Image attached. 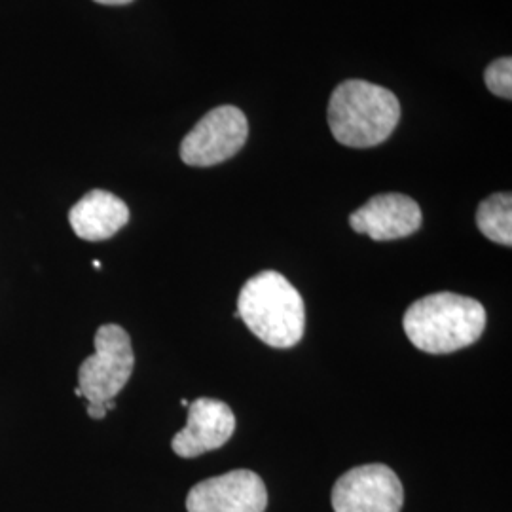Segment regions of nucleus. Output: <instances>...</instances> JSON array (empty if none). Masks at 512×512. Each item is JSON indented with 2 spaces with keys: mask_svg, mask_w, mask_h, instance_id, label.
Masks as SVG:
<instances>
[{
  "mask_svg": "<svg viewBox=\"0 0 512 512\" xmlns=\"http://www.w3.org/2000/svg\"><path fill=\"white\" fill-rule=\"evenodd\" d=\"M88 416L92 420H103L107 416L105 404H88Z\"/></svg>",
  "mask_w": 512,
  "mask_h": 512,
  "instance_id": "nucleus-13",
  "label": "nucleus"
},
{
  "mask_svg": "<svg viewBox=\"0 0 512 512\" xmlns=\"http://www.w3.org/2000/svg\"><path fill=\"white\" fill-rule=\"evenodd\" d=\"M266 507L268 492L264 482L247 469L207 478L186 497L188 512H264Z\"/></svg>",
  "mask_w": 512,
  "mask_h": 512,
  "instance_id": "nucleus-7",
  "label": "nucleus"
},
{
  "mask_svg": "<svg viewBox=\"0 0 512 512\" xmlns=\"http://www.w3.org/2000/svg\"><path fill=\"white\" fill-rule=\"evenodd\" d=\"M418 203L404 194H380L351 213L349 224L357 234L374 241L408 238L421 226Z\"/></svg>",
  "mask_w": 512,
  "mask_h": 512,
  "instance_id": "nucleus-9",
  "label": "nucleus"
},
{
  "mask_svg": "<svg viewBox=\"0 0 512 512\" xmlns=\"http://www.w3.org/2000/svg\"><path fill=\"white\" fill-rule=\"evenodd\" d=\"M403 327L420 351L446 355L475 344L486 329V310L469 296L429 294L406 310Z\"/></svg>",
  "mask_w": 512,
  "mask_h": 512,
  "instance_id": "nucleus-1",
  "label": "nucleus"
},
{
  "mask_svg": "<svg viewBox=\"0 0 512 512\" xmlns=\"http://www.w3.org/2000/svg\"><path fill=\"white\" fill-rule=\"evenodd\" d=\"M95 353L78 368V389L90 404H105L126 387L135 355L131 338L120 325H103L95 332Z\"/></svg>",
  "mask_w": 512,
  "mask_h": 512,
  "instance_id": "nucleus-4",
  "label": "nucleus"
},
{
  "mask_svg": "<svg viewBox=\"0 0 512 512\" xmlns=\"http://www.w3.org/2000/svg\"><path fill=\"white\" fill-rule=\"evenodd\" d=\"M95 2H99V4H107V6H124V4L133 2V0H95Z\"/></svg>",
  "mask_w": 512,
  "mask_h": 512,
  "instance_id": "nucleus-14",
  "label": "nucleus"
},
{
  "mask_svg": "<svg viewBox=\"0 0 512 512\" xmlns=\"http://www.w3.org/2000/svg\"><path fill=\"white\" fill-rule=\"evenodd\" d=\"M93 268H101V262H99V260H93Z\"/></svg>",
  "mask_w": 512,
  "mask_h": 512,
  "instance_id": "nucleus-15",
  "label": "nucleus"
},
{
  "mask_svg": "<svg viewBox=\"0 0 512 512\" xmlns=\"http://www.w3.org/2000/svg\"><path fill=\"white\" fill-rule=\"evenodd\" d=\"M478 230L499 245L511 247L512 243V196L509 192L494 194L478 205L476 211Z\"/></svg>",
  "mask_w": 512,
  "mask_h": 512,
  "instance_id": "nucleus-11",
  "label": "nucleus"
},
{
  "mask_svg": "<svg viewBox=\"0 0 512 512\" xmlns=\"http://www.w3.org/2000/svg\"><path fill=\"white\" fill-rule=\"evenodd\" d=\"M401 120L397 95L366 80H346L330 95L329 126L340 145L370 148L389 139Z\"/></svg>",
  "mask_w": 512,
  "mask_h": 512,
  "instance_id": "nucleus-3",
  "label": "nucleus"
},
{
  "mask_svg": "<svg viewBox=\"0 0 512 512\" xmlns=\"http://www.w3.org/2000/svg\"><path fill=\"white\" fill-rule=\"evenodd\" d=\"M234 431L236 416L232 408L217 399L200 397L188 404L186 427L173 437L171 448L179 458H198L224 446Z\"/></svg>",
  "mask_w": 512,
  "mask_h": 512,
  "instance_id": "nucleus-8",
  "label": "nucleus"
},
{
  "mask_svg": "<svg viewBox=\"0 0 512 512\" xmlns=\"http://www.w3.org/2000/svg\"><path fill=\"white\" fill-rule=\"evenodd\" d=\"M484 82L488 86V90L503 97V99H511L512 97V59L511 57H501L495 59L492 65H488L486 73H484Z\"/></svg>",
  "mask_w": 512,
  "mask_h": 512,
  "instance_id": "nucleus-12",
  "label": "nucleus"
},
{
  "mask_svg": "<svg viewBox=\"0 0 512 512\" xmlns=\"http://www.w3.org/2000/svg\"><path fill=\"white\" fill-rule=\"evenodd\" d=\"M403 503L399 476L382 463L351 469L332 490L334 512H401Z\"/></svg>",
  "mask_w": 512,
  "mask_h": 512,
  "instance_id": "nucleus-6",
  "label": "nucleus"
},
{
  "mask_svg": "<svg viewBox=\"0 0 512 512\" xmlns=\"http://www.w3.org/2000/svg\"><path fill=\"white\" fill-rule=\"evenodd\" d=\"M69 222L78 238L105 241L128 224V205L107 190H92L71 209Z\"/></svg>",
  "mask_w": 512,
  "mask_h": 512,
  "instance_id": "nucleus-10",
  "label": "nucleus"
},
{
  "mask_svg": "<svg viewBox=\"0 0 512 512\" xmlns=\"http://www.w3.org/2000/svg\"><path fill=\"white\" fill-rule=\"evenodd\" d=\"M249 137L243 110L222 105L209 110L181 143V160L192 167H211L234 158Z\"/></svg>",
  "mask_w": 512,
  "mask_h": 512,
  "instance_id": "nucleus-5",
  "label": "nucleus"
},
{
  "mask_svg": "<svg viewBox=\"0 0 512 512\" xmlns=\"http://www.w3.org/2000/svg\"><path fill=\"white\" fill-rule=\"evenodd\" d=\"M238 315L270 348H294L306 329L304 298L279 272L253 275L241 289Z\"/></svg>",
  "mask_w": 512,
  "mask_h": 512,
  "instance_id": "nucleus-2",
  "label": "nucleus"
}]
</instances>
